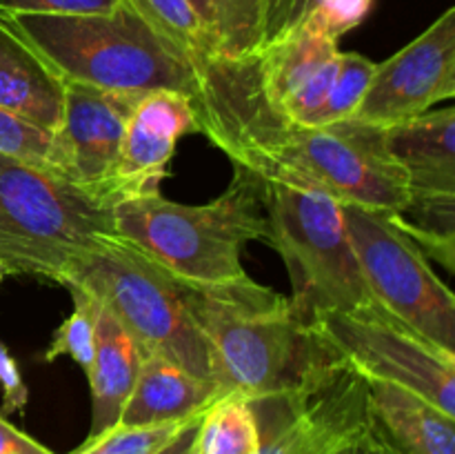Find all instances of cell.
I'll use <instances>...</instances> for the list:
<instances>
[{
  "instance_id": "obj_1",
  "label": "cell",
  "mask_w": 455,
  "mask_h": 454,
  "mask_svg": "<svg viewBox=\"0 0 455 454\" xmlns=\"http://www.w3.org/2000/svg\"><path fill=\"white\" fill-rule=\"evenodd\" d=\"M185 296L207 341L220 396L260 401L284 394L333 356L291 298L249 276L213 288L185 285Z\"/></svg>"
},
{
  "instance_id": "obj_2",
  "label": "cell",
  "mask_w": 455,
  "mask_h": 454,
  "mask_svg": "<svg viewBox=\"0 0 455 454\" xmlns=\"http://www.w3.org/2000/svg\"><path fill=\"white\" fill-rule=\"evenodd\" d=\"M0 20L62 80L105 92H173L198 109L203 80L189 61L156 34L127 3L109 13Z\"/></svg>"
},
{
  "instance_id": "obj_3",
  "label": "cell",
  "mask_w": 455,
  "mask_h": 454,
  "mask_svg": "<svg viewBox=\"0 0 455 454\" xmlns=\"http://www.w3.org/2000/svg\"><path fill=\"white\" fill-rule=\"evenodd\" d=\"M234 169L229 187L207 205L173 203L160 191L120 200L116 231L185 285L213 288L247 279L243 249L267 240L269 223L262 178Z\"/></svg>"
},
{
  "instance_id": "obj_4",
  "label": "cell",
  "mask_w": 455,
  "mask_h": 454,
  "mask_svg": "<svg viewBox=\"0 0 455 454\" xmlns=\"http://www.w3.org/2000/svg\"><path fill=\"white\" fill-rule=\"evenodd\" d=\"M116 205L109 191L0 156V280L31 274L60 283L80 254L118 234Z\"/></svg>"
},
{
  "instance_id": "obj_5",
  "label": "cell",
  "mask_w": 455,
  "mask_h": 454,
  "mask_svg": "<svg viewBox=\"0 0 455 454\" xmlns=\"http://www.w3.org/2000/svg\"><path fill=\"white\" fill-rule=\"evenodd\" d=\"M260 178L318 190L342 205L395 216L409 205L403 169L382 145V129L354 120L300 127L278 123L234 160Z\"/></svg>"
},
{
  "instance_id": "obj_6",
  "label": "cell",
  "mask_w": 455,
  "mask_h": 454,
  "mask_svg": "<svg viewBox=\"0 0 455 454\" xmlns=\"http://www.w3.org/2000/svg\"><path fill=\"white\" fill-rule=\"evenodd\" d=\"M62 283L92 294L145 354L172 359L212 381L209 347L187 305L185 285L129 240L102 236L71 263Z\"/></svg>"
},
{
  "instance_id": "obj_7",
  "label": "cell",
  "mask_w": 455,
  "mask_h": 454,
  "mask_svg": "<svg viewBox=\"0 0 455 454\" xmlns=\"http://www.w3.org/2000/svg\"><path fill=\"white\" fill-rule=\"evenodd\" d=\"M262 199L267 240L287 265L291 303L307 323L327 312L373 305L347 236L342 203L278 178H262Z\"/></svg>"
},
{
  "instance_id": "obj_8",
  "label": "cell",
  "mask_w": 455,
  "mask_h": 454,
  "mask_svg": "<svg viewBox=\"0 0 455 454\" xmlns=\"http://www.w3.org/2000/svg\"><path fill=\"white\" fill-rule=\"evenodd\" d=\"M342 218L373 305L455 354V296L425 252L389 214L342 205Z\"/></svg>"
},
{
  "instance_id": "obj_9",
  "label": "cell",
  "mask_w": 455,
  "mask_h": 454,
  "mask_svg": "<svg viewBox=\"0 0 455 454\" xmlns=\"http://www.w3.org/2000/svg\"><path fill=\"white\" fill-rule=\"evenodd\" d=\"M320 341L367 381L422 396L455 418V354L391 319L376 305L311 319Z\"/></svg>"
},
{
  "instance_id": "obj_10",
  "label": "cell",
  "mask_w": 455,
  "mask_h": 454,
  "mask_svg": "<svg viewBox=\"0 0 455 454\" xmlns=\"http://www.w3.org/2000/svg\"><path fill=\"white\" fill-rule=\"evenodd\" d=\"M258 454H333L369 423L367 381L333 354L296 390L253 401Z\"/></svg>"
},
{
  "instance_id": "obj_11",
  "label": "cell",
  "mask_w": 455,
  "mask_h": 454,
  "mask_svg": "<svg viewBox=\"0 0 455 454\" xmlns=\"http://www.w3.org/2000/svg\"><path fill=\"white\" fill-rule=\"evenodd\" d=\"M455 96V7L418 38L376 65L367 92L349 120L387 129L427 114Z\"/></svg>"
},
{
  "instance_id": "obj_12",
  "label": "cell",
  "mask_w": 455,
  "mask_h": 454,
  "mask_svg": "<svg viewBox=\"0 0 455 454\" xmlns=\"http://www.w3.org/2000/svg\"><path fill=\"white\" fill-rule=\"evenodd\" d=\"M140 96L142 93L105 92L65 83L60 125L53 134L58 169L67 181L116 196L111 182L118 167L127 120Z\"/></svg>"
},
{
  "instance_id": "obj_13",
  "label": "cell",
  "mask_w": 455,
  "mask_h": 454,
  "mask_svg": "<svg viewBox=\"0 0 455 454\" xmlns=\"http://www.w3.org/2000/svg\"><path fill=\"white\" fill-rule=\"evenodd\" d=\"M340 65L338 40L314 27H293L253 58L258 92L274 116L314 127Z\"/></svg>"
},
{
  "instance_id": "obj_14",
  "label": "cell",
  "mask_w": 455,
  "mask_h": 454,
  "mask_svg": "<svg viewBox=\"0 0 455 454\" xmlns=\"http://www.w3.org/2000/svg\"><path fill=\"white\" fill-rule=\"evenodd\" d=\"M187 134H200L198 111L191 98L173 92L142 93L124 129L111 182L116 196L124 200L160 191L178 141Z\"/></svg>"
},
{
  "instance_id": "obj_15",
  "label": "cell",
  "mask_w": 455,
  "mask_h": 454,
  "mask_svg": "<svg viewBox=\"0 0 455 454\" xmlns=\"http://www.w3.org/2000/svg\"><path fill=\"white\" fill-rule=\"evenodd\" d=\"M382 145L403 169L409 194H455V109L451 105L382 129Z\"/></svg>"
},
{
  "instance_id": "obj_16",
  "label": "cell",
  "mask_w": 455,
  "mask_h": 454,
  "mask_svg": "<svg viewBox=\"0 0 455 454\" xmlns=\"http://www.w3.org/2000/svg\"><path fill=\"white\" fill-rule=\"evenodd\" d=\"M367 418L398 454H455V418L404 387L367 381Z\"/></svg>"
},
{
  "instance_id": "obj_17",
  "label": "cell",
  "mask_w": 455,
  "mask_h": 454,
  "mask_svg": "<svg viewBox=\"0 0 455 454\" xmlns=\"http://www.w3.org/2000/svg\"><path fill=\"white\" fill-rule=\"evenodd\" d=\"M220 399L216 383L196 377L176 361L145 354L133 390L123 409V426H163L203 414Z\"/></svg>"
},
{
  "instance_id": "obj_18",
  "label": "cell",
  "mask_w": 455,
  "mask_h": 454,
  "mask_svg": "<svg viewBox=\"0 0 455 454\" xmlns=\"http://www.w3.org/2000/svg\"><path fill=\"white\" fill-rule=\"evenodd\" d=\"M142 359L145 352L133 341L132 334L98 303L96 347L87 369L92 387V430L87 439L118 426L140 372Z\"/></svg>"
},
{
  "instance_id": "obj_19",
  "label": "cell",
  "mask_w": 455,
  "mask_h": 454,
  "mask_svg": "<svg viewBox=\"0 0 455 454\" xmlns=\"http://www.w3.org/2000/svg\"><path fill=\"white\" fill-rule=\"evenodd\" d=\"M65 83L0 20V107L47 132L62 116Z\"/></svg>"
},
{
  "instance_id": "obj_20",
  "label": "cell",
  "mask_w": 455,
  "mask_h": 454,
  "mask_svg": "<svg viewBox=\"0 0 455 454\" xmlns=\"http://www.w3.org/2000/svg\"><path fill=\"white\" fill-rule=\"evenodd\" d=\"M213 49L227 61H251L267 45V0H189Z\"/></svg>"
},
{
  "instance_id": "obj_21",
  "label": "cell",
  "mask_w": 455,
  "mask_h": 454,
  "mask_svg": "<svg viewBox=\"0 0 455 454\" xmlns=\"http://www.w3.org/2000/svg\"><path fill=\"white\" fill-rule=\"evenodd\" d=\"M260 423L253 401L225 394L203 412L194 454H258Z\"/></svg>"
},
{
  "instance_id": "obj_22",
  "label": "cell",
  "mask_w": 455,
  "mask_h": 454,
  "mask_svg": "<svg viewBox=\"0 0 455 454\" xmlns=\"http://www.w3.org/2000/svg\"><path fill=\"white\" fill-rule=\"evenodd\" d=\"M394 221L427 258L455 272V194H411Z\"/></svg>"
},
{
  "instance_id": "obj_23",
  "label": "cell",
  "mask_w": 455,
  "mask_h": 454,
  "mask_svg": "<svg viewBox=\"0 0 455 454\" xmlns=\"http://www.w3.org/2000/svg\"><path fill=\"white\" fill-rule=\"evenodd\" d=\"M151 29L176 47L196 71L220 58L189 0H124Z\"/></svg>"
},
{
  "instance_id": "obj_24",
  "label": "cell",
  "mask_w": 455,
  "mask_h": 454,
  "mask_svg": "<svg viewBox=\"0 0 455 454\" xmlns=\"http://www.w3.org/2000/svg\"><path fill=\"white\" fill-rule=\"evenodd\" d=\"M62 288L69 289L74 298V312L60 323V328L53 332L52 343L44 350V361H56L58 356H69L80 368L87 372L93 359V347H96V298L83 288L74 283H62Z\"/></svg>"
},
{
  "instance_id": "obj_25",
  "label": "cell",
  "mask_w": 455,
  "mask_h": 454,
  "mask_svg": "<svg viewBox=\"0 0 455 454\" xmlns=\"http://www.w3.org/2000/svg\"><path fill=\"white\" fill-rule=\"evenodd\" d=\"M378 62L369 61L367 56L355 52H340V65H338V74L333 78L331 89L327 93L323 109L315 116L314 127H323V125L342 123L349 120L355 107L363 101L364 92H367L371 76L376 71Z\"/></svg>"
},
{
  "instance_id": "obj_26",
  "label": "cell",
  "mask_w": 455,
  "mask_h": 454,
  "mask_svg": "<svg viewBox=\"0 0 455 454\" xmlns=\"http://www.w3.org/2000/svg\"><path fill=\"white\" fill-rule=\"evenodd\" d=\"M371 7L373 0H293L283 34L293 27H314L340 40L369 16Z\"/></svg>"
},
{
  "instance_id": "obj_27",
  "label": "cell",
  "mask_w": 455,
  "mask_h": 454,
  "mask_svg": "<svg viewBox=\"0 0 455 454\" xmlns=\"http://www.w3.org/2000/svg\"><path fill=\"white\" fill-rule=\"evenodd\" d=\"M0 156H9V158L60 174L56 134L36 127L29 120L3 109V107H0Z\"/></svg>"
},
{
  "instance_id": "obj_28",
  "label": "cell",
  "mask_w": 455,
  "mask_h": 454,
  "mask_svg": "<svg viewBox=\"0 0 455 454\" xmlns=\"http://www.w3.org/2000/svg\"><path fill=\"white\" fill-rule=\"evenodd\" d=\"M187 421L163 423V426H123L118 423L111 430L87 439L69 454H154Z\"/></svg>"
},
{
  "instance_id": "obj_29",
  "label": "cell",
  "mask_w": 455,
  "mask_h": 454,
  "mask_svg": "<svg viewBox=\"0 0 455 454\" xmlns=\"http://www.w3.org/2000/svg\"><path fill=\"white\" fill-rule=\"evenodd\" d=\"M124 0H0V16L29 13V16H84L109 13Z\"/></svg>"
},
{
  "instance_id": "obj_30",
  "label": "cell",
  "mask_w": 455,
  "mask_h": 454,
  "mask_svg": "<svg viewBox=\"0 0 455 454\" xmlns=\"http://www.w3.org/2000/svg\"><path fill=\"white\" fill-rule=\"evenodd\" d=\"M0 390H3V412H20L29 401V390H27L18 363L9 354L7 347L0 343Z\"/></svg>"
},
{
  "instance_id": "obj_31",
  "label": "cell",
  "mask_w": 455,
  "mask_h": 454,
  "mask_svg": "<svg viewBox=\"0 0 455 454\" xmlns=\"http://www.w3.org/2000/svg\"><path fill=\"white\" fill-rule=\"evenodd\" d=\"M4 452H22V454H53L38 441L27 436L18 427H13L7 418L0 417V454Z\"/></svg>"
},
{
  "instance_id": "obj_32",
  "label": "cell",
  "mask_w": 455,
  "mask_h": 454,
  "mask_svg": "<svg viewBox=\"0 0 455 454\" xmlns=\"http://www.w3.org/2000/svg\"><path fill=\"white\" fill-rule=\"evenodd\" d=\"M333 454H398L395 450H391L376 432L367 426L354 434L351 439H347L340 448L336 450Z\"/></svg>"
},
{
  "instance_id": "obj_33",
  "label": "cell",
  "mask_w": 455,
  "mask_h": 454,
  "mask_svg": "<svg viewBox=\"0 0 455 454\" xmlns=\"http://www.w3.org/2000/svg\"><path fill=\"white\" fill-rule=\"evenodd\" d=\"M203 414H196L191 417L163 448L156 450L154 454H194V445H196V432H198V423Z\"/></svg>"
},
{
  "instance_id": "obj_34",
  "label": "cell",
  "mask_w": 455,
  "mask_h": 454,
  "mask_svg": "<svg viewBox=\"0 0 455 454\" xmlns=\"http://www.w3.org/2000/svg\"><path fill=\"white\" fill-rule=\"evenodd\" d=\"M293 0H267V43L278 38L287 25Z\"/></svg>"
},
{
  "instance_id": "obj_35",
  "label": "cell",
  "mask_w": 455,
  "mask_h": 454,
  "mask_svg": "<svg viewBox=\"0 0 455 454\" xmlns=\"http://www.w3.org/2000/svg\"><path fill=\"white\" fill-rule=\"evenodd\" d=\"M4 454H22V452H4Z\"/></svg>"
}]
</instances>
